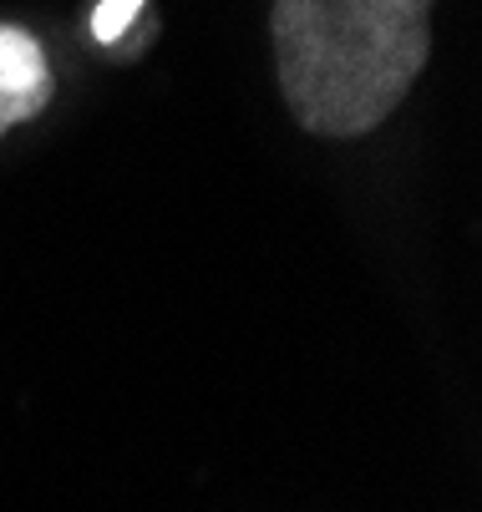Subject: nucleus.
<instances>
[{
	"instance_id": "f257e3e1",
	"label": "nucleus",
	"mask_w": 482,
	"mask_h": 512,
	"mask_svg": "<svg viewBox=\"0 0 482 512\" xmlns=\"http://www.w3.org/2000/svg\"><path fill=\"white\" fill-rule=\"evenodd\" d=\"M274 77L315 137L376 132L432 56V0H274Z\"/></svg>"
},
{
	"instance_id": "f03ea898",
	"label": "nucleus",
	"mask_w": 482,
	"mask_h": 512,
	"mask_svg": "<svg viewBox=\"0 0 482 512\" xmlns=\"http://www.w3.org/2000/svg\"><path fill=\"white\" fill-rule=\"evenodd\" d=\"M51 92H56V77L46 66L41 41L26 26L0 21V137L31 117H41Z\"/></svg>"
},
{
	"instance_id": "7ed1b4c3",
	"label": "nucleus",
	"mask_w": 482,
	"mask_h": 512,
	"mask_svg": "<svg viewBox=\"0 0 482 512\" xmlns=\"http://www.w3.org/2000/svg\"><path fill=\"white\" fill-rule=\"evenodd\" d=\"M137 11H143V0H102V6L92 11V36H97L102 46L122 41V31L137 21Z\"/></svg>"
}]
</instances>
